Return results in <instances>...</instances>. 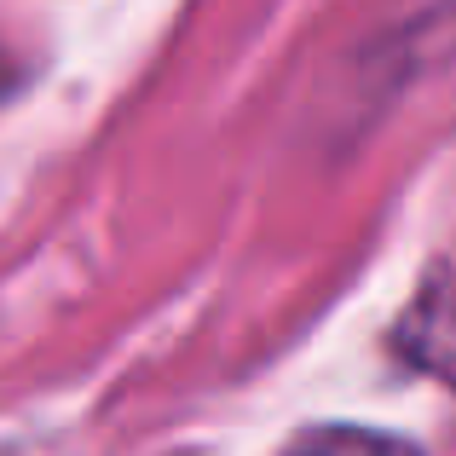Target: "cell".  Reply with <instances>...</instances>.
<instances>
[{"label":"cell","instance_id":"6da1fadb","mask_svg":"<svg viewBox=\"0 0 456 456\" xmlns=\"http://www.w3.org/2000/svg\"><path fill=\"white\" fill-rule=\"evenodd\" d=\"M411 353L416 364L439 370V376H456V278L445 283L439 301H422L411 318Z\"/></svg>","mask_w":456,"mask_h":456},{"label":"cell","instance_id":"7a4b0ae2","mask_svg":"<svg viewBox=\"0 0 456 456\" xmlns=\"http://www.w3.org/2000/svg\"><path fill=\"white\" fill-rule=\"evenodd\" d=\"M289 456H422V451L393 434H376V428H312L289 445Z\"/></svg>","mask_w":456,"mask_h":456}]
</instances>
